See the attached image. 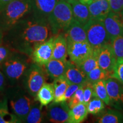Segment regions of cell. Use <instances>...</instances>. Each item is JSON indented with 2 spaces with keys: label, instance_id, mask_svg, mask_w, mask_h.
<instances>
[{
  "label": "cell",
  "instance_id": "cell-18",
  "mask_svg": "<svg viewBox=\"0 0 123 123\" xmlns=\"http://www.w3.org/2000/svg\"><path fill=\"white\" fill-rule=\"evenodd\" d=\"M66 62L59 59H51L43 67L46 74L51 79H55L64 75Z\"/></svg>",
  "mask_w": 123,
  "mask_h": 123
},
{
  "label": "cell",
  "instance_id": "cell-40",
  "mask_svg": "<svg viewBox=\"0 0 123 123\" xmlns=\"http://www.w3.org/2000/svg\"><path fill=\"white\" fill-rule=\"evenodd\" d=\"M78 1L82 3V4L88 5L89 4H90L93 1V0H78Z\"/></svg>",
  "mask_w": 123,
  "mask_h": 123
},
{
  "label": "cell",
  "instance_id": "cell-20",
  "mask_svg": "<svg viewBox=\"0 0 123 123\" xmlns=\"http://www.w3.org/2000/svg\"><path fill=\"white\" fill-rule=\"evenodd\" d=\"M70 4L72 7L74 19L84 26L91 18L88 5L82 4L78 0Z\"/></svg>",
  "mask_w": 123,
  "mask_h": 123
},
{
  "label": "cell",
  "instance_id": "cell-38",
  "mask_svg": "<svg viewBox=\"0 0 123 123\" xmlns=\"http://www.w3.org/2000/svg\"><path fill=\"white\" fill-rule=\"evenodd\" d=\"M6 79L0 68V93L4 91L6 85Z\"/></svg>",
  "mask_w": 123,
  "mask_h": 123
},
{
  "label": "cell",
  "instance_id": "cell-15",
  "mask_svg": "<svg viewBox=\"0 0 123 123\" xmlns=\"http://www.w3.org/2000/svg\"><path fill=\"white\" fill-rule=\"evenodd\" d=\"M63 34L66 39L74 42L87 41V35L84 26L75 19H73L72 22Z\"/></svg>",
  "mask_w": 123,
  "mask_h": 123
},
{
  "label": "cell",
  "instance_id": "cell-31",
  "mask_svg": "<svg viewBox=\"0 0 123 123\" xmlns=\"http://www.w3.org/2000/svg\"><path fill=\"white\" fill-rule=\"evenodd\" d=\"M116 59L123 58V35L117 36L111 40L110 42Z\"/></svg>",
  "mask_w": 123,
  "mask_h": 123
},
{
  "label": "cell",
  "instance_id": "cell-1",
  "mask_svg": "<svg viewBox=\"0 0 123 123\" xmlns=\"http://www.w3.org/2000/svg\"><path fill=\"white\" fill-rule=\"evenodd\" d=\"M51 34L48 20L33 15L4 33L3 43L31 58L35 47L48 40Z\"/></svg>",
  "mask_w": 123,
  "mask_h": 123
},
{
  "label": "cell",
  "instance_id": "cell-13",
  "mask_svg": "<svg viewBox=\"0 0 123 123\" xmlns=\"http://www.w3.org/2000/svg\"><path fill=\"white\" fill-rule=\"evenodd\" d=\"M64 77L69 84H83L87 81V75L71 61H67Z\"/></svg>",
  "mask_w": 123,
  "mask_h": 123
},
{
  "label": "cell",
  "instance_id": "cell-37",
  "mask_svg": "<svg viewBox=\"0 0 123 123\" xmlns=\"http://www.w3.org/2000/svg\"><path fill=\"white\" fill-rule=\"evenodd\" d=\"M110 10L116 13H119L123 10V0H108Z\"/></svg>",
  "mask_w": 123,
  "mask_h": 123
},
{
  "label": "cell",
  "instance_id": "cell-25",
  "mask_svg": "<svg viewBox=\"0 0 123 123\" xmlns=\"http://www.w3.org/2000/svg\"><path fill=\"white\" fill-rule=\"evenodd\" d=\"M42 107L39 101H34L25 122L27 123H42L43 120V115L42 111Z\"/></svg>",
  "mask_w": 123,
  "mask_h": 123
},
{
  "label": "cell",
  "instance_id": "cell-16",
  "mask_svg": "<svg viewBox=\"0 0 123 123\" xmlns=\"http://www.w3.org/2000/svg\"><path fill=\"white\" fill-rule=\"evenodd\" d=\"M91 18L103 21L109 13L110 7L108 0L93 1L88 5Z\"/></svg>",
  "mask_w": 123,
  "mask_h": 123
},
{
  "label": "cell",
  "instance_id": "cell-36",
  "mask_svg": "<svg viewBox=\"0 0 123 123\" xmlns=\"http://www.w3.org/2000/svg\"><path fill=\"white\" fill-rule=\"evenodd\" d=\"M82 84H71L67 87L65 93L63 96V101H68L71 97L73 96L76 91L79 88Z\"/></svg>",
  "mask_w": 123,
  "mask_h": 123
},
{
  "label": "cell",
  "instance_id": "cell-33",
  "mask_svg": "<svg viewBox=\"0 0 123 123\" xmlns=\"http://www.w3.org/2000/svg\"><path fill=\"white\" fill-rule=\"evenodd\" d=\"M111 77L117 79L121 84H123V58L117 59Z\"/></svg>",
  "mask_w": 123,
  "mask_h": 123
},
{
  "label": "cell",
  "instance_id": "cell-35",
  "mask_svg": "<svg viewBox=\"0 0 123 123\" xmlns=\"http://www.w3.org/2000/svg\"><path fill=\"white\" fill-rule=\"evenodd\" d=\"M93 96V90L92 84L86 81L84 83V102L83 103L87 105Z\"/></svg>",
  "mask_w": 123,
  "mask_h": 123
},
{
  "label": "cell",
  "instance_id": "cell-30",
  "mask_svg": "<svg viewBox=\"0 0 123 123\" xmlns=\"http://www.w3.org/2000/svg\"><path fill=\"white\" fill-rule=\"evenodd\" d=\"M88 112L93 115H97L102 111L105 108L104 103L100 99L93 95L87 105Z\"/></svg>",
  "mask_w": 123,
  "mask_h": 123
},
{
  "label": "cell",
  "instance_id": "cell-17",
  "mask_svg": "<svg viewBox=\"0 0 123 123\" xmlns=\"http://www.w3.org/2000/svg\"><path fill=\"white\" fill-rule=\"evenodd\" d=\"M67 43L63 34L55 35L54 49L52 59L67 61Z\"/></svg>",
  "mask_w": 123,
  "mask_h": 123
},
{
  "label": "cell",
  "instance_id": "cell-14",
  "mask_svg": "<svg viewBox=\"0 0 123 123\" xmlns=\"http://www.w3.org/2000/svg\"><path fill=\"white\" fill-rule=\"evenodd\" d=\"M59 0H33V15L48 20V17Z\"/></svg>",
  "mask_w": 123,
  "mask_h": 123
},
{
  "label": "cell",
  "instance_id": "cell-12",
  "mask_svg": "<svg viewBox=\"0 0 123 123\" xmlns=\"http://www.w3.org/2000/svg\"><path fill=\"white\" fill-rule=\"evenodd\" d=\"M110 40L120 35H123V24L119 13L110 11L103 20Z\"/></svg>",
  "mask_w": 123,
  "mask_h": 123
},
{
  "label": "cell",
  "instance_id": "cell-2",
  "mask_svg": "<svg viewBox=\"0 0 123 123\" xmlns=\"http://www.w3.org/2000/svg\"><path fill=\"white\" fill-rule=\"evenodd\" d=\"M33 15V0H14L0 11V30L3 33Z\"/></svg>",
  "mask_w": 123,
  "mask_h": 123
},
{
  "label": "cell",
  "instance_id": "cell-26",
  "mask_svg": "<svg viewBox=\"0 0 123 123\" xmlns=\"http://www.w3.org/2000/svg\"><path fill=\"white\" fill-rule=\"evenodd\" d=\"M98 49L93 50V52L90 56H89L87 59L83 62L78 64V67L87 75L91 71L95 68V67L99 66L98 65Z\"/></svg>",
  "mask_w": 123,
  "mask_h": 123
},
{
  "label": "cell",
  "instance_id": "cell-10",
  "mask_svg": "<svg viewBox=\"0 0 123 123\" xmlns=\"http://www.w3.org/2000/svg\"><path fill=\"white\" fill-rule=\"evenodd\" d=\"M54 39L55 35H53L35 47L31 56L34 63L43 66L52 59Z\"/></svg>",
  "mask_w": 123,
  "mask_h": 123
},
{
  "label": "cell",
  "instance_id": "cell-29",
  "mask_svg": "<svg viewBox=\"0 0 123 123\" xmlns=\"http://www.w3.org/2000/svg\"><path fill=\"white\" fill-rule=\"evenodd\" d=\"M99 123H118L123 122V115L121 113L110 110L98 120Z\"/></svg>",
  "mask_w": 123,
  "mask_h": 123
},
{
  "label": "cell",
  "instance_id": "cell-24",
  "mask_svg": "<svg viewBox=\"0 0 123 123\" xmlns=\"http://www.w3.org/2000/svg\"><path fill=\"white\" fill-rule=\"evenodd\" d=\"M19 123L17 118L9 110L8 101L6 97L0 100V123Z\"/></svg>",
  "mask_w": 123,
  "mask_h": 123
},
{
  "label": "cell",
  "instance_id": "cell-21",
  "mask_svg": "<svg viewBox=\"0 0 123 123\" xmlns=\"http://www.w3.org/2000/svg\"><path fill=\"white\" fill-rule=\"evenodd\" d=\"M54 88L53 83L45 82L38 91L35 100L39 101L41 106L48 105L54 99Z\"/></svg>",
  "mask_w": 123,
  "mask_h": 123
},
{
  "label": "cell",
  "instance_id": "cell-11",
  "mask_svg": "<svg viewBox=\"0 0 123 123\" xmlns=\"http://www.w3.org/2000/svg\"><path fill=\"white\" fill-rule=\"evenodd\" d=\"M98 60L99 67L112 74L117 59L110 43L98 49Z\"/></svg>",
  "mask_w": 123,
  "mask_h": 123
},
{
  "label": "cell",
  "instance_id": "cell-3",
  "mask_svg": "<svg viewBox=\"0 0 123 123\" xmlns=\"http://www.w3.org/2000/svg\"><path fill=\"white\" fill-rule=\"evenodd\" d=\"M11 112L17 118L19 123H25L34 101L32 97L21 86H10L6 91Z\"/></svg>",
  "mask_w": 123,
  "mask_h": 123
},
{
  "label": "cell",
  "instance_id": "cell-42",
  "mask_svg": "<svg viewBox=\"0 0 123 123\" xmlns=\"http://www.w3.org/2000/svg\"><path fill=\"white\" fill-rule=\"evenodd\" d=\"M59 1H65V2H67L70 3V4H71L72 2H74V1H76V0H59Z\"/></svg>",
  "mask_w": 123,
  "mask_h": 123
},
{
  "label": "cell",
  "instance_id": "cell-23",
  "mask_svg": "<svg viewBox=\"0 0 123 123\" xmlns=\"http://www.w3.org/2000/svg\"><path fill=\"white\" fill-rule=\"evenodd\" d=\"M54 88V102L63 101V96L69 83L64 76L54 79L53 83Z\"/></svg>",
  "mask_w": 123,
  "mask_h": 123
},
{
  "label": "cell",
  "instance_id": "cell-44",
  "mask_svg": "<svg viewBox=\"0 0 123 123\" xmlns=\"http://www.w3.org/2000/svg\"><path fill=\"white\" fill-rule=\"evenodd\" d=\"M93 1H97V0H93Z\"/></svg>",
  "mask_w": 123,
  "mask_h": 123
},
{
  "label": "cell",
  "instance_id": "cell-32",
  "mask_svg": "<svg viewBox=\"0 0 123 123\" xmlns=\"http://www.w3.org/2000/svg\"><path fill=\"white\" fill-rule=\"evenodd\" d=\"M84 102V84H83L76 91L73 96L67 101L68 107L70 109Z\"/></svg>",
  "mask_w": 123,
  "mask_h": 123
},
{
  "label": "cell",
  "instance_id": "cell-28",
  "mask_svg": "<svg viewBox=\"0 0 123 123\" xmlns=\"http://www.w3.org/2000/svg\"><path fill=\"white\" fill-rule=\"evenodd\" d=\"M111 74L108 72L101 69L99 66L95 67L87 75V81L93 84L101 80H106L111 77Z\"/></svg>",
  "mask_w": 123,
  "mask_h": 123
},
{
  "label": "cell",
  "instance_id": "cell-43",
  "mask_svg": "<svg viewBox=\"0 0 123 123\" xmlns=\"http://www.w3.org/2000/svg\"><path fill=\"white\" fill-rule=\"evenodd\" d=\"M119 14H120V17H121V19H122L123 24V10H121V11L119 13Z\"/></svg>",
  "mask_w": 123,
  "mask_h": 123
},
{
  "label": "cell",
  "instance_id": "cell-6",
  "mask_svg": "<svg viewBox=\"0 0 123 123\" xmlns=\"http://www.w3.org/2000/svg\"><path fill=\"white\" fill-rule=\"evenodd\" d=\"M46 73L43 66L33 62L25 73L22 79L24 88L33 98L46 82Z\"/></svg>",
  "mask_w": 123,
  "mask_h": 123
},
{
  "label": "cell",
  "instance_id": "cell-34",
  "mask_svg": "<svg viewBox=\"0 0 123 123\" xmlns=\"http://www.w3.org/2000/svg\"><path fill=\"white\" fill-rule=\"evenodd\" d=\"M14 51H15L10 48L6 44L3 43L0 44V68L2 64L6 61Z\"/></svg>",
  "mask_w": 123,
  "mask_h": 123
},
{
  "label": "cell",
  "instance_id": "cell-8",
  "mask_svg": "<svg viewBox=\"0 0 123 123\" xmlns=\"http://www.w3.org/2000/svg\"><path fill=\"white\" fill-rule=\"evenodd\" d=\"M67 40V55L70 61L78 66L81 63L93 52V49L88 41L74 42Z\"/></svg>",
  "mask_w": 123,
  "mask_h": 123
},
{
  "label": "cell",
  "instance_id": "cell-7",
  "mask_svg": "<svg viewBox=\"0 0 123 123\" xmlns=\"http://www.w3.org/2000/svg\"><path fill=\"white\" fill-rule=\"evenodd\" d=\"M87 39L93 50H97L111 42L103 21L91 18L84 25Z\"/></svg>",
  "mask_w": 123,
  "mask_h": 123
},
{
  "label": "cell",
  "instance_id": "cell-39",
  "mask_svg": "<svg viewBox=\"0 0 123 123\" xmlns=\"http://www.w3.org/2000/svg\"><path fill=\"white\" fill-rule=\"evenodd\" d=\"M14 0H0V11L4 9L9 4Z\"/></svg>",
  "mask_w": 123,
  "mask_h": 123
},
{
  "label": "cell",
  "instance_id": "cell-4",
  "mask_svg": "<svg viewBox=\"0 0 123 123\" xmlns=\"http://www.w3.org/2000/svg\"><path fill=\"white\" fill-rule=\"evenodd\" d=\"M30 56L14 51L2 64L1 70L10 86L18 85L31 62Z\"/></svg>",
  "mask_w": 123,
  "mask_h": 123
},
{
  "label": "cell",
  "instance_id": "cell-9",
  "mask_svg": "<svg viewBox=\"0 0 123 123\" xmlns=\"http://www.w3.org/2000/svg\"><path fill=\"white\" fill-rule=\"evenodd\" d=\"M70 108L67 101H52L47 107L46 116L50 122L55 123H68Z\"/></svg>",
  "mask_w": 123,
  "mask_h": 123
},
{
  "label": "cell",
  "instance_id": "cell-41",
  "mask_svg": "<svg viewBox=\"0 0 123 123\" xmlns=\"http://www.w3.org/2000/svg\"><path fill=\"white\" fill-rule=\"evenodd\" d=\"M3 38H4V33L0 30V44L3 43Z\"/></svg>",
  "mask_w": 123,
  "mask_h": 123
},
{
  "label": "cell",
  "instance_id": "cell-22",
  "mask_svg": "<svg viewBox=\"0 0 123 123\" xmlns=\"http://www.w3.org/2000/svg\"><path fill=\"white\" fill-rule=\"evenodd\" d=\"M88 112L87 105L84 103H80L70 109L69 111L68 123H81L86 117Z\"/></svg>",
  "mask_w": 123,
  "mask_h": 123
},
{
  "label": "cell",
  "instance_id": "cell-19",
  "mask_svg": "<svg viewBox=\"0 0 123 123\" xmlns=\"http://www.w3.org/2000/svg\"><path fill=\"white\" fill-rule=\"evenodd\" d=\"M107 93L111 101L123 102V88L119 81L115 78L110 77L105 80Z\"/></svg>",
  "mask_w": 123,
  "mask_h": 123
},
{
  "label": "cell",
  "instance_id": "cell-5",
  "mask_svg": "<svg viewBox=\"0 0 123 123\" xmlns=\"http://www.w3.org/2000/svg\"><path fill=\"white\" fill-rule=\"evenodd\" d=\"M74 19L71 5L70 3L59 1L48 17L52 34H64Z\"/></svg>",
  "mask_w": 123,
  "mask_h": 123
},
{
  "label": "cell",
  "instance_id": "cell-27",
  "mask_svg": "<svg viewBox=\"0 0 123 123\" xmlns=\"http://www.w3.org/2000/svg\"><path fill=\"white\" fill-rule=\"evenodd\" d=\"M93 90V95L100 99L107 105H110L111 103V99L108 95L106 88L105 80H99L92 84Z\"/></svg>",
  "mask_w": 123,
  "mask_h": 123
}]
</instances>
